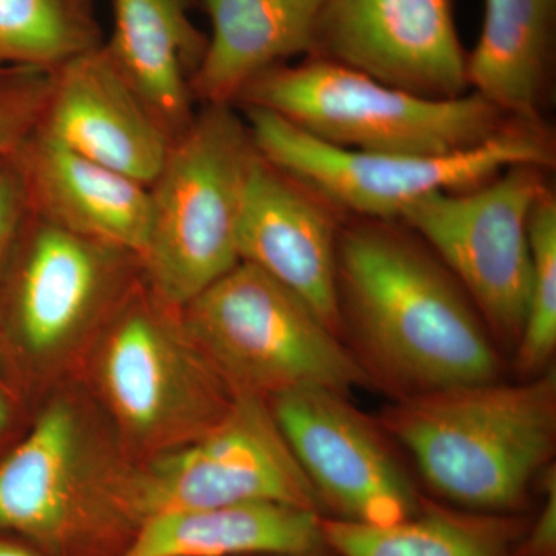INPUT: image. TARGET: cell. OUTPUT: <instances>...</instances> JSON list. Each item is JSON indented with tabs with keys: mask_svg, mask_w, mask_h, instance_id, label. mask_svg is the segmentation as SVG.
<instances>
[{
	"mask_svg": "<svg viewBox=\"0 0 556 556\" xmlns=\"http://www.w3.org/2000/svg\"><path fill=\"white\" fill-rule=\"evenodd\" d=\"M338 292L368 372L408 394L496 380L497 354L473 303L401 222L345 218Z\"/></svg>",
	"mask_w": 556,
	"mask_h": 556,
	"instance_id": "obj_1",
	"label": "cell"
},
{
	"mask_svg": "<svg viewBox=\"0 0 556 556\" xmlns=\"http://www.w3.org/2000/svg\"><path fill=\"white\" fill-rule=\"evenodd\" d=\"M383 427L438 493L468 507L508 510L526 500L554 455L556 375L407 394L387 409Z\"/></svg>",
	"mask_w": 556,
	"mask_h": 556,
	"instance_id": "obj_2",
	"label": "cell"
},
{
	"mask_svg": "<svg viewBox=\"0 0 556 556\" xmlns=\"http://www.w3.org/2000/svg\"><path fill=\"white\" fill-rule=\"evenodd\" d=\"M255 156L247 121L232 105H200L172 141L149 186L139 254L146 288L170 308L181 309L239 265L237 232Z\"/></svg>",
	"mask_w": 556,
	"mask_h": 556,
	"instance_id": "obj_3",
	"label": "cell"
},
{
	"mask_svg": "<svg viewBox=\"0 0 556 556\" xmlns=\"http://www.w3.org/2000/svg\"><path fill=\"white\" fill-rule=\"evenodd\" d=\"M237 108L268 110L336 148L386 155L463 152L515 123L475 91L450 100L419 97L313 56L260 76Z\"/></svg>",
	"mask_w": 556,
	"mask_h": 556,
	"instance_id": "obj_4",
	"label": "cell"
},
{
	"mask_svg": "<svg viewBox=\"0 0 556 556\" xmlns=\"http://www.w3.org/2000/svg\"><path fill=\"white\" fill-rule=\"evenodd\" d=\"M179 318L236 393L266 401L309 388L345 394L372 380L305 300L249 263L190 300Z\"/></svg>",
	"mask_w": 556,
	"mask_h": 556,
	"instance_id": "obj_5",
	"label": "cell"
},
{
	"mask_svg": "<svg viewBox=\"0 0 556 556\" xmlns=\"http://www.w3.org/2000/svg\"><path fill=\"white\" fill-rule=\"evenodd\" d=\"M237 109L263 159L348 218L397 222L417 201L477 188L515 164L555 166L546 123L515 121L477 148L448 155H386L336 148L268 110Z\"/></svg>",
	"mask_w": 556,
	"mask_h": 556,
	"instance_id": "obj_6",
	"label": "cell"
},
{
	"mask_svg": "<svg viewBox=\"0 0 556 556\" xmlns=\"http://www.w3.org/2000/svg\"><path fill=\"white\" fill-rule=\"evenodd\" d=\"M101 345L105 404L127 439L156 455L206 433L237 396L186 334L179 309L142 280L105 321Z\"/></svg>",
	"mask_w": 556,
	"mask_h": 556,
	"instance_id": "obj_7",
	"label": "cell"
},
{
	"mask_svg": "<svg viewBox=\"0 0 556 556\" xmlns=\"http://www.w3.org/2000/svg\"><path fill=\"white\" fill-rule=\"evenodd\" d=\"M551 170L515 164L477 188L417 201L397 219L452 273L485 327L515 346L532 278L530 214Z\"/></svg>",
	"mask_w": 556,
	"mask_h": 556,
	"instance_id": "obj_8",
	"label": "cell"
},
{
	"mask_svg": "<svg viewBox=\"0 0 556 556\" xmlns=\"http://www.w3.org/2000/svg\"><path fill=\"white\" fill-rule=\"evenodd\" d=\"M137 522L167 511L274 503L317 511L321 500L289 447L266 399L237 393L225 416L188 444L126 477Z\"/></svg>",
	"mask_w": 556,
	"mask_h": 556,
	"instance_id": "obj_9",
	"label": "cell"
},
{
	"mask_svg": "<svg viewBox=\"0 0 556 556\" xmlns=\"http://www.w3.org/2000/svg\"><path fill=\"white\" fill-rule=\"evenodd\" d=\"M141 280L137 255L30 212L0 280V328L50 356L108 321Z\"/></svg>",
	"mask_w": 556,
	"mask_h": 556,
	"instance_id": "obj_10",
	"label": "cell"
},
{
	"mask_svg": "<svg viewBox=\"0 0 556 556\" xmlns=\"http://www.w3.org/2000/svg\"><path fill=\"white\" fill-rule=\"evenodd\" d=\"M124 482L102 470L78 408L58 399L0 460V532L65 546L102 517H127Z\"/></svg>",
	"mask_w": 556,
	"mask_h": 556,
	"instance_id": "obj_11",
	"label": "cell"
},
{
	"mask_svg": "<svg viewBox=\"0 0 556 556\" xmlns=\"http://www.w3.org/2000/svg\"><path fill=\"white\" fill-rule=\"evenodd\" d=\"M268 402L318 496L345 519L391 526L416 515L417 496L407 475L345 394L309 388Z\"/></svg>",
	"mask_w": 556,
	"mask_h": 556,
	"instance_id": "obj_12",
	"label": "cell"
},
{
	"mask_svg": "<svg viewBox=\"0 0 556 556\" xmlns=\"http://www.w3.org/2000/svg\"><path fill=\"white\" fill-rule=\"evenodd\" d=\"M313 58L434 100L470 91L453 0H327Z\"/></svg>",
	"mask_w": 556,
	"mask_h": 556,
	"instance_id": "obj_13",
	"label": "cell"
},
{
	"mask_svg": "<svg viewBox=\"0 0 556 556\" xmlns=\"http://www.w3.org/2000/svg\"><path fill=\"white\" fill-rule=\"evenodd\" d=\"M345 218L257 150L237 232L240 262L263 270L305 300L339 336L343 327L338 248Z\"/></svg>",
	"mask_w": 556,
	"mask_h": 556,
	"instance_id": "obj_14",
	"label": "cell"
},
{
	"mask_svg": "<svg viewBox=\"0 0 556 556\" xmlns=\"http://www.w3.org/2000/svg\"><path fill=\"white\" fill-rule=\"evenodd\" d=\"M36 129L146 188L159 177L172 144L104 43L50 72Z\"/></svg>",
	"mask_w": 556,
	"mask_h": 556,
	"instance_id": "obj_15",
	"label": "cell"
},
{
	"mask_svg": "<svg viewBox=\"0 0 556 556\" xmlns=\"http://www.w3.org/2000/svg\"><path fill=\"white\" fill-rule=\"evenodd\" d=\"M31 214L141 254L149 225V188L31 130L13 152Z\"/></svg>",
	"mask_w": 556,
	"mask_h": 556,
	"instance_id": "obj_16",
	"label": "cell"
},
{
	"mask_svg": "<svg viewBox=\"0 0 556 556\" xmlns=\"http://www.w3.org/2000/svg\"><path fill=\"white\" fill-rule=\"evenodd\" d=\"M193 0H113L104 49L170 141L189 129L207 35L190 16Z\"/></svg>",
	"mask_w": 556,
	"mask_h": 556,
	"instance_id": "obj_17",
	"label": "cell"
},
{
	"mask_svg": "<svg viewBox=\"0 0 556 556\" xmlns=\"http://www.w3.org/2000/svg\"><path fill=\"white\" fill-rule=\"evenodd\" d=\"M211 35L193 94L199 105L237 108L244 90L295 56H313L327 0H201Z\"/></svg>",
	"mask_w": 556,
	"mask_h": 556,
	"instance_id": "obj_18",
	"label": "cell"
},
{
	"mask_svg": "<svg viewBox=\"0 0 556 556\" xmlns=\"http://www.w3.org/2000/svg\"><path fill=\"white\" fill-rule=\"evenodd\" d=\"M320 544L317 511L251 503L146 518L118 556H303Z\"/></svg>",
	"mask_w": 556,
	"mask_h": 556,
	"instance_id": "obj_19",
	"label": "cell"
},
{
	"mask_svg": "<svg viewBox=\"0 0 556 556\" xmlns=\"http://www.w3.org/2000/svg\"><path fill=\"white\" fill-rule=\"evenodd\" d=\"M556 0H485L467 53L468 89L521 123H544L555 54Z\"/></svg>",
	"mask_w": 556,
	"mask_h": 556,
	"instance_id": "obj_20",
	"label": "cell"
},
{
	"mask_svg": "<svg viewBox=\"0 0 556 556\" xmlns=\"http://www.w3.org/2000/svg\"><path fill=\"white\" fill-rule=\"evenodd\" d=\"M514 535L500 519L438 510L391 526L321 519L324 543L342 556H514Z\"/></svg>",
	"mask_w": 556,
	"mask_h": 556,
	"instance_id": "obj_21",
	"label": "cell"
},
{
	"mask_svg": "<svg viewBox=\"0 0 556 556\" xmlns=\"http://www.w3.org/2000/svg\"><path fill=\"white\" fill-rule=\"evenodd\" d=\"M104 39L94 0H0V65L50 73Z\"/></svg>",
	"mask_w": 556,
	"mask_h": 556,
	"instance_id": "obj_22",
	"label": "cell"
},
{
	"mask_svg": "<svg viewBox=\"0 0 556 556\" xmlns=\"http://www.w3.org/2000/svg\"><path fill=\"white\" fill-rule=\"evenodd\" d=\"M529 239L532 278L517 364L519 371L535 376L547 367L556 348V197L551 186L533 204Z\"/></svg>",
	"mask_w": 556,
	"mask_h": 556,
	"instance_id": "obj_23",
	"label": "cell"
},
{
	"mask_svg": "<svg viewBox=\"0 0 556 556\" xmlns=\"http://www.w3.org/2000/svg\"><path fill=\"white\" fill-rule=\"evenodd\" d=\"M50 73L0 65V156L20 148L38 124Z\"/></svg>",
	"mask_w": 556,
	"mask_h": 556,
	"instance_id": "obj_24",
	"label": "cell"
},
{
	"mask_svg": "<svg viewBox=\"0 0 556 556\" xmlns=\"http://www.w3.org/2000/svg\"><path fill=\"white\" fill-rule=\"evenodd\" d=\"M30 212L27 190L13 153L0 156V280Z\"/></svg>",
	"mask_w": 556,
	"mask_h": 556,
	"instance_id": "obj_25",
	"label": "cell"
},
{
	"mask_svg": "<svg viewBox=\"0 0 556 556\" xmlns=\"http://www.w3.org/2000/svg\"><path fill=\"white\" fill-rule=\"evenodd\" d=\"M546 504L541 511L535 529L527 541L526 556H554L556 547V478L555 468L544 470Z\"/></svg>",
	"mask_w": 556,
	"mask_h": 556,
	"instance_id": "obj_26",
	"label": "cell"
},
{
	"mask_svg": "<svg viewBox=\"0 0 556 556\" xmlns=\"http://www.w3.org/2000/svg\"><path fill=\"white\" fill-rule=\"evenodd\" d=\"M13 419V404H11L5 388H0V437L5 433Z\"/></svg>",
	"mask_w": 556,
	"mask_h": 556,
	"instance_id": "obj_27",
	"label": "cell"
},
{
	"mask_svg": "<svg viewBox=\"0 0 556 556\" xmlns=\"http://www.w3.org/2000/svg\"><path fill=\"white\" fill-rule=\"evenodd\" d=\"M0 556H39L30 548L21 546L16 541L0 536Z\"/></svg>",
	"mask_w": 556,
	"mask_h": 556,
	"instance_id": "obj_28",
	"label": "cell"
},
{
	"mask_svg": "<svg viewBox=\"0 0 556 556\" xmlns=\"http://www.w3.org/2000/svg\"><path fill=\"white\" fill-rule=\"evenodd\" d=\"M0 388H3V387H2V383H0Z\"/></svg>",
	"mask_w": 556,
	"mask_h": 556,
	"instance_id": "obj_29",
	"label": "cell"
}]
</instances>
